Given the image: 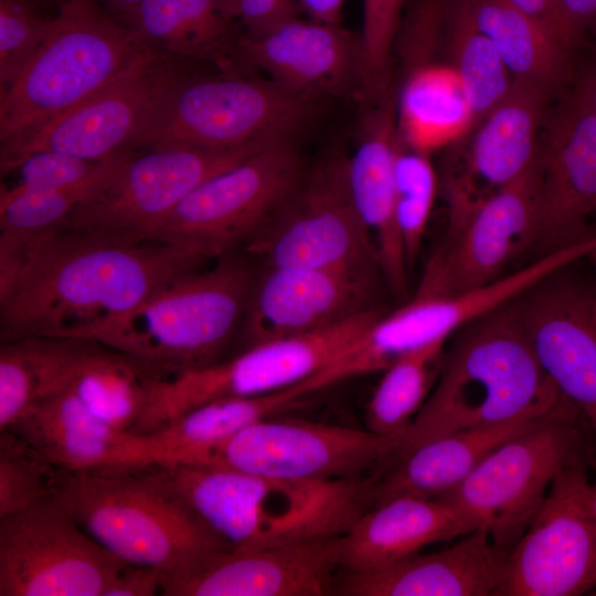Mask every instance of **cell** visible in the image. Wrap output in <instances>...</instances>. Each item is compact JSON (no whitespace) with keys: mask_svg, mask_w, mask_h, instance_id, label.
<instances>
[{"mask_svg":"<svg viewBox=\"0 0 596 596\" xmlns=\"http://www.w3.org/2000/svg\"><path fill=\"white\" fill-rule=\"evenodd\" d=\"M242 252L266 267L379 268L352 199L347 157L330 155L307 168Z\"/></svg>","mask_w":596,"mask_h":596,"instance_id":"12","label":"cell"},{"mask_svg":"<svg viewBox=\"0 0 596 596\" xmlns=\"http://www.w3.org/2000/svg\"><path fill=\"white\" fill-rule=\"evenodd\" d=\"M402 142L430 155L466 136L476 118L462 82L449 63L412 62L396 98Z\"/></svg>","mask_w":596,"mask_h":596,"instance_id":"31","label":"cell"},{"mask_svg":"<svg viewBox=\"0 0 596 596\" xmlns=\"http://www.w3.org/2000/svg\"><path fill=\"white\" fill-rule=\"evenodd\" d=\"M339 536L223 550L182 574L161 577L160 592L167 596L332 595L341 568Z\"/></svg>","mask_w":596,"mask_h":596,"instance_id":"21","label":"cell"},{"mask_svg":"<svg viewBox=\"0 0 596 596\" xmlns=\"http://www.w3.org/2000/svg\"><path fill=\"white\" fill-rule=\"evenodd\" d=\"M472 24L494 45L513 82L557 96L572 81L579 50L550 34L504 0H460Z\"/></svg>","mask_w":596,"mask_h":596,"instance_id":"30","label":"cell"},{"mask_svg":"<svg viewBox=\"0 0 596 596\" xmlns=\"http://www.w3.org/2000/svg\"><path fill=\"white\" fill-rule=\"evenodd\" d=\"M280 415L258 419L182 464L289 480L361 479L387 467L404 435Z\"/></svg>","mask_w":596,"mask_h":596,"instance_id":"10","label":"cell"},{"mask_svg":"<svg viewBox=\"0 0 596 596\" xmlns=\"http://www.w3.org/2000/svg\"><path fill=\"white\" fill-rule=\"evenodd\" d=\"M592 60H593V95H594V103L596 106V38H594V43L592 46Z\"/></svg>","mask_w":596,"mask_h":596,"instance_id":"50","label":"cell"},{"mask_svg":"<svg viewBox=\"0 0 596 596\" xmlns=\"http://www.w3.org/2000/svg\"><path fill=\"white\" fill-rule=\"evenodd\" d=\"M73 471L50 461L10 429H0V517L65 491Z\"/></svg>","mask_w":596,"mask_h":596,"instance_id":"37","label":"cell"},{"mask_svg":"<svg viewBox=\"0 0 596 596\" xmlns=\"http://www.w3.org/2000/svg\"><path fill=\"white\" fill-rule=\"evenodd\" d=\"M589 466L582 460L556 475L508 556L494 596H577L596 588V522L586 505Z\"/></svg>","mask_w":596,"mask_h":596,"instance_id":"18","label":"cell"},{"mask_svg":"<svg viewBox=\"0 0 596 596\" xmlns=\"http://www.w3.org/2000/svg\"><path fill=\"white\" fill-rule=\"evenodd\" d=\"M558 3L574 30L587 40L596 38V0H558Z\"/></svg>","mask_w":596,"mask_h":596,"instance_id":"45","label":"cell"},{"mask_svg":"<svg viewBox=\"0 0 596 596\" xmlns=\"http://www.w3.org/2000/svg\"><path fill=\"white\" fill-rule=\"evenodd\" d=\"M517 299L455 333L436 383L389 467L428 440L549 411L560 401L522 326Z\"/></svg>","mask_w":596,"mask_h":596,"instance_id":"3","label":"cell"},{"mask_svg":"<svg viewBox=\"0 0 596 596\" xmlns=\"http://www.w3.org/2000/svg\"><path fill=\"white\" fill-rule=\"evenodd\" d=\"M551 409L457 430L423 443L375 476L372 507L402 496L436 499L446 494L497 447Z\"/></svg>","mask_w":596,"mask_h":596,"instance_id":"28","label":"cell"},{"mask_svg":"<svg viewBox=\"0 0 596 596\" xmlns=\"http://www.w3.org/2000/svg\"><path fill=\"white\" fill-rule=\"evenodd\" d=\"M507 560L488 533L477 529L438 552H418L373 571L340 570L332 595L494 596Z\"/></svg>","mask_w":596,"mask_h":596,"instance_id":"24","label":"cell"},{"mask_svg":"<svg viewBox=\"0 0 596 596\" xmlns=\"http://www.w3.org/2000/svg\"><path fill=\"white\" fill-rule=\"evenodd\" d=\"M306 397L296 384L265 395L199 405L146 434H131L114 466L189 462L241 428L299 407Z\"/></svg>","mask_w":596,"mask_h":596,"instance_id":"27","label":"cell"},{"mask_svg":"<svg viewBox=\"0 0 596 596\" xmlns=\"http://www.w3.org/2000/svg\"><path fill=\"white\" fill-rule=\"evenodd\" d=\"M97 0H66L12 84L0 94V143L12 142L120 76L147 47Z\"/></svg>","mask_w":596,"mask_h":596,"instance_id":"6","label":"cell"},{"mask_svg":"<svg viewBox=\"0 0 596 596\" xmlns=\"http://www.w3.org/2000/svg\"><path fill=\"white\" fill-rule=\"evenodd\" d=\"M118 22L130 28L132 18L142 0H97Z\"/></svg>","mask_w":596,"mask_h":596,"instance_id":"47","label":"cell"},{"mask_svg":"<svg viewBox=\"0 0 596 596\" xmlns=\"http://www.w3.org/2000/svg\"><path fill=\"white\" fill-rule=\"evenodd\" d=\"M51 21L34 0H0V94L40 47Z\"/></svg>","mask_w":596,"mask_h":596,"instance_id":"41","label":"cell"},{"mask_svg":"<svg viewBox=\"0 0 596 596\" xmlns=\"http://www.w3.org/2000/svg\"><path fill=\"white\" fill-rule=\"evenodd\" d=\"M395 216L406 263L412 268L419 254L437 192V177L429 156L402 140L394 169Z\"/></svg>","mask_w":596,"mask_h":596,"instance_id":"39","label":"cell"},{"mask_svg":"<svg viewBox=\"0 0 596 596\" xmlns=\"http://www.w3.org/2000/svg\"><path fill=\"white\" fill-rule=\"evenodd\" d=\"M232 56L299 95L365 98L362 39L341 23L294 17L262 34L236 38Z\"/></svg>","mask_w":596,"mask_h":596,"instance_id":"22","label":"cell"},{"mask_svg":"<svg viewBox=\"0 0 596 596\" xmlns=\"http://www.w3.org/2000/svg\"><path fill=\"white\" fill-rule=\"evenodd\" d=\"M554 97L536 85L513 82L475 126L465 172L450 178L446 191L479 200L525 173L536 161L541 127Z\"/></svg>","mask_w":596,"mask_h":596,"instance_id":"25","label":"cell"},{"mask_svg":"<svg viewBox=\"0 0 596 596\" xmlns=\"http://www.w3.org/2000/svg\"><path fill=\"white\" fill-rule=\"evenodd\" d=\"M307 167L291 140L267 146L196 187L156 230L201 263L242 251Z\"/></svg>","mask_w":596,"mask_h":596,"instance_id":"9","label":"cell"},{"mask_svg":"<svg viewBox=\"0 0 596 596\" xmlns=\"http://www.w3.org/2000/svg\"><path fill=\"white\" fill-rule=\"evenodd\" d=\"M585 258L589 260L596 274V245L592 249H589ZM593 305L596 313V290H593Z\"/></svg>","mask_w":596,"mask_h":596,"instance_id":"49","label":"cell"},{"mask_svg":"<svg viewBox=\"0 0 596 596\" xmlns=\"http://www.w3.org/2000/svg\"><path fill=\"white\" fill-rule=\"evenodd\" d=\"M234 23L225 0H142L130 28L146 45L177 58L226 65Z\"/></svg>","mask_w":596,"mask_h":596,"instance_id":"33","label":"cell"},{"mask_svg":"<svg viewBox=\"0 0 596 596\" xmlns=\"http://www.w3.org/2000/svg\"><path fill=\"white\" fill-rule=\"evenodd\" d=\"M309 19L327 22L341 23V17L345 0H296Z\"/></svg>","mask_w":596,"mask_h":596,"instance_id":"46","label":"cell"},{"mask_svg":"<svg viewBox=\"0 0 596 596\" xmlns=\"http://www.w3.org/2000/svg\"><path fill=\"white\" fill-rule=\"evenodd\" d=\"M6 428L73 472L115 465L131 435L97 417L70 387L29 407Z\"/></svg>","mask_w":596,"mask_h":596,"instance_id":"29","label":"cell"},{"mask_svg":"<svg viewBox=\"0 0 596 596\" xmlns=\"http://www.w3.org/2000/svg\"><path fill=\"white\" fill-rule=\"evenodd\" d=\"M100 343L83 338L22 337L0 345V429L36 403L68 389Z\"/></svg>","mask_w":596,"mask_h":596,"instance_id":"32","label":"cell"},{"mask_svg":"<svg viewBox=\"0 0 596 596\" xmlns=\"http://www.w3.org/2000/svg\"><path fill=\"white\" fill-rule=\"evenodd\" d=\"M593 595H596V593H594Z\"/></svg>","mask_w":596,"mask_h":596,"instance_id":"52","label":"cell"},{"mask_svg":"<svg viewBox=\"0 0 596 596\" xmlns=\"http://www.w3.org/2000/svg\"><path fill=\"white\" fill-rule=\"evenodd\" d=\"M235 22L246 35H258L296 17V0H225Z\"/></svg>","mask_w":596,"mask_h":596,"instance_id":"42","label":"cell"},{"mask_svg":"<svg viewBox=\"0 0 596 596\" xmlns=\"http://www.w3.org/2000/svg\"><path fill=\"white\" fill-rule=\"evenodd\" d=\"M143 470L234 550L339 536L373 505L375 476L289 480L205 464Z\"/></svg>","mask_w":596,"mask_h":596,"instance_id":"2","label":"cell"},{"mask_svg":"<svg viewBox=\"0 0 596 596\" xmlns=\"http://www.w3.org/2000/svg\"><path fill=\"white\" fill-rule=\"evenodd\" d=\"M447 202L446 233L426 263L417 295L451 296L490 284L538 242L536 161L486 198L447 194Z\"/></svg>","mask_w":596,"mask_h":596,"instance_id":"13","label":"cell"},{"mask_svg":"<svg viewBox=\"0 0 596 596\" xmlns=\"http://www.w3.org/2000/svg\"><path fill=\"white\" fill-rule=\"evenodd\" d=\"M586 505L589 514L596 522V481L590 483L586 493Z\"/></svg>","mask_w":596,"mask_h":596,"instance_id":"48","label":"cell"},{"mask_svg":"<svg viewBox=\"0 0 596 596\" xmlns=\"http://www.w3.org/2000/svg\"><path fill=\"white\" fill-rule=\"evenodd\" d=\"M66 493L81 526L123 561L182 574L231 546L177 496L134 466L72 472Z\"/></svg>","mask_w":596,"mask_h":596,"instance_id":"5","label":"cell"},{"mask_svg":"<svg viewBox=\"0 0 596 596\" xmlns=\"http://www.w3.org/2000/svg\"><path fill=\"white\" fill-rule=\"evenodd\" d=\"M445 33L448 63L462 82L477 125L508 94L513 79L494 45L472 24L460 0H449Z\"/></svg>","mask_w":596,"mask_h":596,"instance_id":"36","label":"cell"},{"mask_svg":"<svg viewBox=\"0 0 596 596\" xmlns=\"http://www.w3.org/2000/svg\"><path fill=\"white\" fill-rule=\"evenodd\" d=\"M160 581L158 570L127 563L105 596H151L160 590Z\"/></svg>","mask_w":596,"mask_h":596,"instance_id":"44","label":"cell"},{"mask_svg":"<svg viewBox=\"0 0 596 596\" xmlns=\"http://www.w3.org/2000/svg\"><path fill=\"white\" fill-rule=\"evenodd\" d=\"M259 264L238 251L161 286L91 340L137 356L169 377L238 352L241 328Z\"/></svg>","mask_w":596,"mask_h":596,"instance_id":"4","label":"cell"},{"mask_svg":"<svg viewBox=\"0 0 596 596\" xmlns=\"http://www.w3.org/2000/svg\"><path fill=\"white\" fill-rule=\"evenodd\" d=\"M448 340H436L397 356L383 372L365 408V428L404 434L438 377Z\"/></svg>","mask_w":596,"mask_h":596,"instance_id":"35","label":"cell"},{"mask_svg":"<svg viewBox=\"0 0 596 596\" xmlns=\"http://www.w3.org/2000/svg\"><path fill=\"white\" fill-rule=\"evenodd\" d=\"M168 377L148 362L100 343L70 390L106 424L136 434L159 385Z\"/></svg>","mask_w":596,"mask_h":596,"instance_id":"34","label":"cell"},{"mask_svg":"<svg viewBox=\"0 0 596 596\" xmlns=\"http://www.w3.org/2000/svg\"><path fill=\"white\" fill-rule=\"evenodd\" d=\"M558 273L520 296L517 306L540 365L588 426L596 469V313L593 290L578 281L557 277Z\"/></svg>","mask_w":596,"mask_h":596,"instance_id":"20","label":"cell"},{"mask_svg":"<svg viewBox=\"0 0 596 596\" xmlns=\"http://www.w3.org/2000/svg\"><path fill=\"white\" fill-rule=\"evenodd\" d=\"M181 61L147 46L110 84L21 138L1 145V174L10 173L35 151L100 160L131 150L161 99L188 74Z\"/></svg>","mask_w":596,"mask_h":596,"instance_id":"15","label":"cell"},{"mask_svg":"<svg viewBox=\"0 0 596 596\" xmlns=\"http://www.w3.org/2000/svg\"><path fill=\"white\" fill-rule=\"evenodd\" d=\"M277 142L233 149L134 151L60 228L152 238L159 225L202 182Z\"/></svg>","mask_w":596,"mask_h":596,"instance_id":"16","label":"cell"},{"mask_svg":"<svg viewBox=\"0 0 596 596\" xmlns=\"http://www.w3.org/2000/svg\"><path fill=\"white\" fill-rule=\"evenodd\" d=\"M385 310H371L321 331L274 339L159 385L137 434L209 402L274 393L312 376Z\"/></svg>","mask_w":596,"mask_h":596,"instance_id":"14","label":"cell"},{"mask_svg":"<svg viewBox=\"0 0 596 596\" xmlns=\"http://www.w3.org/2000/svg\"><path fill=\"white\" fill-rule=\"evenodd\" d=\"M397 93L390 84L373 102L360 126L355 150L347 157L350 191L374 244L379 268L391 292H408V266L395 216L394 169L401 145Z\"/></svg>","mask_w":596,"mask_h":596,"instance_id":"23","label":"cell"},{"mask_svg":"<svg viewBox=\"0 0 596 596\" xmlns=\"http://www.w3.org/2000/svg\"><path fill=\"white\" fill-rule=\"evenodd\" d=\"M588 460L593 439L577 408L561 395L556 405L490 453L457 487L436 498L454 505L493 545L510 555L564 468Z\"/></svg>","mask_w":596,"mask_h":596,"instance_id":"7","label":"cell"},{"mask_svg":"<svg viewBox=\"0 0 596 596\" xmlns=\"http://www.w3.org/2000/svg\"><path fill=\"white\" fill-rule=\"evenodd\" d=\"M34 1L38 2L41 6L43 3L52 2L54 0H34Z\"/></svg>","mask_w":596,"mask_h":596,"instance_id":"51","label":"cell"},{"mask_svg":"<svg viewBox=\"0 0 596 596\" xmlns=\"http://www.w3.org/2000/svg\"><path fill=\"white\" fill-rule=\"evenodd\" d=\"M109 177L65 190L0 194V243L32 247L41 237L62 227Z\"/></svg>","mask_w":596,"mask_h":596,"instance_id":"38","label":"cell"},{"mask_svg":"<svg viewBox=\"0 0 596 596\" xmlns=\"http://www.w3.org/2000/svg\"><path fill=\"white\" fill-rule=\"evenodd\" d=\"M566 45L582 50L586 40L566 19L558 0H504Z\"/></svg>","mask_w":596,"mask_h":596,"instance_id":"43","label":"cell"},{"mask_svg":"<svg viewBox=\"0 0 596 596\" xmlns=\"http://www.w3.org/2000/svg\"><path fill=\"white\" fill-rule=\"evenodd\" d=\"M380 280L377 267L259 265L238 352L265 341L332 328L382 307L377 302Z\"/></svg>","mask_w":596,"mask_h":596,"instance_id":"19","label":"cell"},{"mask_svg":"<svg viewBox=\"0 0 596 596\" xmlns=\"http://www.w3.org/2000/svg\"><path fill=\"white\" fill-rule=\"evenodd\" d=\"M315 100L266 77L187 74L161 99L130 149H233L291 140Z\"/></svg>","mask_w":596,"mask_h":596,"instance_id":"8","label":"cell"},{"mask_svg":"<svg viewBox=\"0 0 596 596\" xmlns=\"http://www.w3.org/2000/svg\"><path fill=\"white\" fill-rule=\"evenodd\" d=\"M126 564L81 526L66 490L0 517V596H105Z\"/></svg>","mask_w":596,"mask_h":596,"instance_id":"11","label":"cell"},{"mask_svg":"<svg viewBox=\"0 0 596 596\" xmlns=\"http://www.w3.org/2000/svg\"><path fill=\"white\" fill-rule=\"evenodd\" d=\"M135 150L91 160L56 151H35L18 162L11 172L15 181L1 184L0 194L47 192L78 188L109 177Z\"/></svg>","mask_w":596,"mask_h":596,"instance_id":"40","label":"cell"},{"mask_svg":"<svg viewBox=\"0 0 596 596\" xmlns=\"http://www.w3.org/2000/svg\"><path fill=\"white\" fill-rule=\"evenodd\" d=\"M202 264L157 238L58 228L34 243L15 280L0 294L1 341L31 336L91 339Z\"/></svg>","mask_w":596,"mask_h":596,"instance_id":"1","label":"cell"},{"mask_svg":"<svg viewBox=\"0 0 596 596\" xmlns=\"http://www.w3.org/2000/svg\"><path fill=\"white\" fill-rule=\"evenodd\" d=\"M547 106L540 131L538 242L549 251L587 237L596 215V106L592 54Z\"/></svg>","mask_w":596,"mask_h":596,"instance_id":"17","label":"cell"},{"mask_svg":"<svg viewBox=\"0 0 596 596\" xmlns=\"http://www.w3.org/2000/svg\"><path fill=\"white\" fill-rule=\"evenodd\" d=\"M473 530V524L445 500L395 497L364 511L339 536L340 570L382 568L429 544Z\"/></svg>","mask_w":596,"mask_h":596,"instance_id":"26","label":"cell"}]
</instances>
